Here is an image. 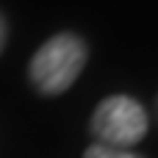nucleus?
I'll use <instances>...</instances> for the list:
<instances>
[{"label":"nucleus","mask_w":158,"mask_h":158,"mask_svg":"<svg viewBox=\"0 0 158 158\" xmlns=\"http://www.w3.org/2000/svg\"><path fill=\"white\" fill-rule=\"evenodd\" d=\"M89 58V47L78 33L61 31L56 36H50L31 58L28 67V78L31 83L42 92V94H61L67 92L78 75L83 72Z\"/></svg>","instance_id":"obj_1"},{"label":"nucleus","mask_w":158,"mask_h":158,"mask_svg":"<svg viewBox=\"0 0 158 158\" xmlns=\"http://www.w3.org/2000/svg\"><path fill=\"white\" fill-rule=\"evenodd\" d=\"M147 111L139 100L128 94H111L106 97L94 114H92V133L97 136V144L128 150L139 144L147 133Z\"/></svg>","instance_id":"obj_2"},{"label":"nucleus","mask_w":158,"mask_h":158,"mask_svg":"<svg viewBox=\"0 0 158 158\" xmlns=\"http://www.w3.org/2000/svg\"><path fill=\"white\" fill-rule=\"evenodd\" d=\"M83 158H142L136 156V153H131V150H117V147H106V144H92L89 150H86V156Z\"/></svg>","instance_id":"obj_3"},{"label":"nucleus","mask_w":158,"mask_h":158,"mask_svg":"<svg viewBox=\"0 0 158 158\" xmlns=\"http://www.w3.org/2000/svg\"><path fill=\"white\" fill-rule=\"evenodd\" d=\"M6 39H8V25H6V19H3V14H0V53H3V47H6Z\"/></svg>","instance_id":"obj_4"},{"label":"nucleus","mask_w":158,"mask_h":158,"mask_svg":"<svg viewBox=\"0 0 158 158\" xmlns=\"http://www.w3.org/2000/svg\"><path fill=\"white\" fill-rule=\"evenodd\" d=\"M156 108H158V100H156Z\"/></svg>","instance_id":"obj_5"}]
</instances>
